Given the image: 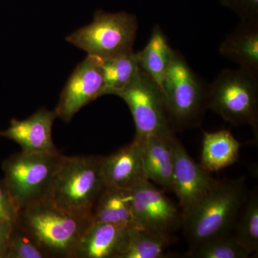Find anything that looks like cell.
<instances>
[{"mask_svg":"<svg viewBox=\"0 0 258 258\" xmlns=\"http://www.w3.org/2000/svg\"><path fill=\"white\" fill-rule=\"evenodd\" d=\"M64 156L56 154H13L3 163L4 181L20 210L49 198L56 173Z\"/></svg>","mask_w":258,"mask_h":258,"instance_id":"52a82bcc","label":"cell"},{"mask_svg":"<svg viewBox=\"0 0 258 258\" xmlns=\"http://www.w3.org/2000/svg\"><path fill=\"white\" fill-rule=\"evenodd\" d=\"M115 96L126 103L134 121V138L172 137L176 129L160 88L142 69L133 82Z\"/></svg>","mask_w":258,"mask_h":258,"instance_id":"ba28073f","label":"cell"},{"mask_svg":"<svg viewBox=\"0 0 258 258\" xmlns=\"http://www.w3.org/2000/svg\"><path fill=\"white\" fill-rule=\"evenodd\" d=\"M174 51L169 45L162 29L159 25H156L147 45L143 50L137 52L139 67L152 78L160 89Z\"/></svg>","mask_w":258,"mask_h":258,"instance_id":"d6986e66","label":"cell"},{"mask_svg":"<svg viewBox=\"0 0 258 258\" xmlns=\"http://www.w3.org/2000/svg\"><path fill=\"white\" fill-rule=\"evenodd\" d=\"M20 212L4 179L0 180V222L14 224Z\"/></svg>","mask_w":258,"mask_h":258,"instance_id":"d4e9b609","label":"cell"},{"mask_svg":"<svg viewBox=\"0 0 258 258\" xmlns=\"http://www.w3.org/2000/svg\"><path fill=\"white\" fill-rule=\"evenodd\" d=\"M56 118L55 110L40 108L27 119H12L9 128L0 131V137L16 142L23 152L56 154L59 152L52 137V125Z\"/></svg>","mask_w":258,"mask_h":258,"instance_id":"7c38bea8","label":"cell"},{"mask_svg":"<svg viewBox=\"0 0 258 258\" xmlns=\"http://www.w3.org/2000/svg\"><path fill=\"white\" fill-rule=\"evenodd\" d=\"M101 165L107 186L131 190L147 180L144 172L142 145L136 139L111 155L102 157Z\"/></svg>","mask_w":258,"mask_h":258,"instance_id":"4fadbf2b","label":"cell"},{"mask_svg":"<svg viewBox=\"0 0 258 258\" xmlns=\"http://www.w3.org/2000/svg\"><path fill=\"white\" fill-rule=\"evenodd\" d=\"M134 225L171 236L182 222L181 210L149 180L131 189Z\"/></svg>","mask_w":258,"mask_h":258,"instance_id":"9c48e42d","label":"cell"},{"mask_svg":"<svg viewBox=\"0 0 258 258\" xmlns=\"http://www.w3.org/2000/svg\"><path fill=\"white\" fill-rule=\"evenodd\" d=\"M207 108L230 124L250 125L257 134L258 75L240 68L222 70L208 86Z\"/></svg>","mask_w":258,"mask_h":258,"instance_id":"277c9868","label":"cell"},{"mask_svg":"<svg viewBox=\"0 0 258 258\" xmlns=\"http://www.w3.org/2000/svg\"><path fill=\"white\" fill-rule=\"evenodd\" d=\"M248 195L244 177L217 181L182 217L181 227L191 247L232 234Z\"/></svg>","mask_w":258,"mask_h":258,"instance_id":"6da1fadb","label":"cell"},{"mask_svg":"<svg viewBox=\"0 0 258 258\" xmlns=\"http://www.w3.org/2000/svg\"><path fill=\"white\" fill-rule=\"evenodd\" d=\"M16 222L34 237L47 258H74L91 220L66 211L46 198L21 209Z\"/></svg>","mask_w":258,"mask_h":258,"instance_id":"7a4b0ae2","label":"cell"},{"mask_svg":"<svg viewBox=\"0 0 258 258\" xmlns=\"http://www.w3.org/2000/svg\"><path fill=\"white\" fill-rule=\"evenodd\" d=\"M104 95L103 60L88 55L78 64L61 92L55 109L57 118L69 123L83 107Z\"/></svg>","mask_w":258,"mask_h":258,"instance_id":"30bf717a","label":"cell"},{"mask_svg":"<svg viewBox=\"0 0 258 258\" xmlns=\"http://www.w3.org/2000/svg\"><path fill=\"white\" fill-rule=\"evenodd\" d=\"M13 224L0 222V258H7L8 240Z\"/></svg>","mask_w":258,"mask_h":258,"instance_id":"4316f807","label":"cell"},{"mask_svg":"<svg viewBox=\"0 0 258 258\" xmlns=\"http://www.w3.org/2000/svg\"><path fill=\"white\" fill-rule=\"evenodd\" d=\"M172 137H151L140 142L146 178L166 191L172 192L174 150ZM135 139V138H134Z\"/></svg>","mask_w":258,"mask_h":258,"instance_id":"9a60e30c","label":"cell"},{"mask_svg":"<svg viewBox=\"0 0 258 258\" xmlns=\"http://www.w3.org/2000/svg\"><path fill=\"white\" fill-rule=\"evenodd\" d=\"M128 227L91 222L80 239L74 258H119L126 247Z\"/></svg>","mask_w":258,"mask_h":258,"instance_id":"5bb4252c","label":"cell"},{"mask_svg":"<svg viewBox=\"0 0 258 258\" xmlns=\"http://www.w3.org/2000/svg\"><path fill=\"white\" fill-rule=\"evenodd\" d=\"M105 95H116L133 82L140 71L137 52L103 60Z\"/></svg>","mask_w":258,"mask_h":258,"instance_id":"44dd1931","label":"cell"},{"mask_svg":"<svg viewBox=\"0 0 258 258\" xmlns=\"http://www.w3.org/2000/svg\"><path fill=\"white\" fill-rule=\"evenodd\" d=\"M137 30L135 15L98 10L92 23L78 29L66 40L88 55L103 60L133 52Z\"/></svg>","mask_w":258,"mask_h":258,"instance_id":"8992f818","label":"cell"},{"mask_svg":"<svg viewBox=\"0 0 258 258\" xmlns=\"http://www.w3.org/2000/svg\"><path fill=\"white\" fill-rule=\"evenodd\" d=\"M241 147L230 131L204 132L200 164L210 172L222 170L239 160Z\"/></svg>","mask_w":258,"mask_h":258,"instance_id":"e0dca14e","label":"cell"},{"mask_svg":"<svg viewBox=\"0 0 258 258\" xmlns=\"http://www.w3.org/2000/svg\"><path fill=\"white\" fill-rule=\"evenodd\" d=\"M101 162L102 157L64 156L49 199L66 211L91 219L95 203L106 186Z\"/></svg>","mask_w":258,"mask_h":258,"instance_id":"3957f363","label":"cell"},{"mask_svg":"<svg viewBox=\"0 0 258 258\" xmlns=\"http://www.w3.org/2000/svg\"><path fill=\"white\" fill-rule=\"evenodd\" d=\"M208 89L184 56L174 51L161 91L176 131L200 125L208 109Z\"/></svg>","mask_w":258,"mask_h":258,"instance_id":"5b68a950","label":"cell"},{"mask_svg":"<svg viewBox=\"0 0 258 258\" xmlns=\"http://www.w3.org/2000/svg\"><path fill=\"white\" fill-rule=\"evenodd\" d=\"M236 240L250 252L258 250V195H248L232 231Z\"/></svg>","mask_w":258,"mask_h":258,"instance_id":"7402d4cb","label":"cell"},{"mask_svg":"<svg viewBox=\"0 0 258 258\" xmlns=\"http://www.w3.org/2000/svg\"><path fill=\"white\" fill-rule=\"evenodd\" d=\"M250 252L232 234L211 239L191 247L187 257L195 258H247Z\"/></svg>","mask_w":258,"mask_h":258,"instance_id":"603a6c76","label":"cell"},{"mask_svg":"<svg viewBox=\"0 0 258 258\" xmlns=\"http://www.w3.org/2000/svg\"><path fill=\"white\" fill-rule=\"evenodd\" d=\"M174 171L172 192L179 200L182 217L189 212L216 185L218 180L190 157L176 137L173 139Z\"/></svg>","mask_w":258,"mask_h":258,"instance_id":"8fae6325","label":"cell"},{"mask_svg":"<svg viewBox=\"0 0 258 258\" xmlns=\"http://www.w3.org/2000/svg\"><path fill=\"white\" fill-rule=\"evenodd\" d=\"M220 54L258 75V20H242L220 44Z\"/></svg>","mask_w":258,"mask_h":258,"instance_id":"2e32d148","label":"cell"},{"mask_svg":"<svg viewBox=\"0 0 258 258\" xmlns=\"http://www.w3.org/2000/svg\"><path fill=\"white\" fill-rule=\"evenodd\" d=\"M242 20H258V0H220Z\"/></svg>","mask_w":258,"mask_h":258,"instance_id":"484cf974","label":"cell"},{"mask_svg":"<svg viewBox=\"0 0 258 258\" xmlns=\"http://www.w3.org/2000/svg\"><path fill=\"white\" fill-rule=\"evenodd\" d=\"M7 258H47V256L28 231L15 222L8 240Z\"/></svg>","mask_w":258,"mask_h":258,"instance_id":"cb8c5ba5","label":"cell"},{"mask_svg":"<svg viewBox=\"0 0 258 258\" xmlns=\"http://www.w3.org/2000/svg\"><path fill=\"white\" fill-rule=\"evenodd\" d=\"M91 219V222L126 227L133 226V205L131 190L106 185L95 203Z\"/></svg>","mask_w":258,"mask_h":258,"instance_id":"ac0fdd59","label":"cell"},{"mask_svg":"<svg viewBox=\"0 0 258 258\" xmlns=\"http://www.w3.org/2000/svg\"><path fill=\"white\" fill-rule=\"evenodd\" d=\"M171 238V236L138 226H130L126 247L119 258L165 257Z\"/></svg>","mask_w":258,"mask_h":258,"instance_id":"ffe728a7","label":"cell"}]
</instances>
